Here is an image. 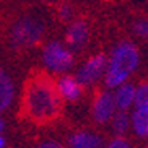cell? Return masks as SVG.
I'll list each match as a JSON object with an SVG mask.
<instances>
[{
    "label": "cell",
    "instance_id": "cell-2",
    "mask_svg": "<svg viewBox=\"0 0 148 148\" xmlns=\"http://www.w3.org/2000/svg\"><path fill=\"white\" fill-rule=\"evenodd\" d=\"M138 65V51L132 42L122 41L111 54L109 65L104 72V82L109 88L121 86Z\"/></svg>",
    "mask_w": 148,
    "mask_h": 148
},
{
    "label": "cell",
    "instance_id": "cell-1",
    "mask_svg": "<svg viewBox=\"0 0 148 148\" xmlns=\"http://www.w3.org/2000/svg\"><path fill=\"white\" fill-rule=\"evenodd\" d=\"M25 109L36 122H51L57 119L62 111V98L57 83L49 77L31 78L25 90Z\"/></svg>",
    "mask_w": 148,
    "mask_h": 148
},
{
    "label": "cell",
    "instance_id": "cell-15",
    "mask_svg": "<svg viewBox=\"0 0 148 148\" xmlns=\"http://www.w3.org/2000/svg\"><path fill=\"white\" fill-rule=\"evenodd\" d=\"M106 148H130V143L127 142L125 138H122V137H117V138H112L106 145Z\"/></svg>",
    "mask_w": 148,
    "mask_h": 148
},
{
    "label": "cell",
    "instance_id": "cell-14",
    "mask_svg": "<svg viewBox=\"0 0 148 148\" xmlns=\"http://www.w3.org/2000/svg\"><path fill=\"white\" fill-rule=\"evenodd\" d=\"M135 104L138 109H148V83H142L135 90Z\"/></svg>",
    "mask_w": 148,
    "mask_h": 148
},
{
    "label": "cell",
    "instance_id": "cell-8",
    "mask_svg": "<svg viewBox=\"0 0 148 148\" xmlns=\"http://www.w3.org/2000/svg\"><path fill=\"white\" fill-rule=\"evenodd\" d=\"M82 85L78 83V80L75 77H70V75H64L59 78L57 82V90H59V95L60 98L67 101H77L82 95Z\"/></svg>",
    "mask_w": 148,
    "mask_h": 148
},
{
    "label": "cell",
    "instance_id": "cell-6",
    "mask_svg": "<svg viewBox=\"0 0 148 148\" xmlns=\"http://www.w3.org/2000/svg\"><path fill=\"white\" fill-rule=\"evenodd\" d=\"M93 119L98 124H106L109 122V119H112V116L116 114V101H114V95L108 91H99L98 96L95 98L91 109Z\"/></svg>",
    "mask_w": 148,
    "mask_h": 148
},
{
    "label": "cell",
    "instance_id": "cell-16",
    "mask_svg": "<svg viewBox=\"0 0 148 148\" xmlns=\"http://www.w3.org/2000/svg\"><path fill=\"white\" fill-rule=\"evenodd\" d=\"M59 15H60V18L62 20H70V18L73 16V8L70 7L69 3H64V5H60V8H59Z\"/></svg>",
    "mask_w": 148,
    "mask_h": 148
},
{
    "label": "cell",
    "instance_id": "cell-7",
    "mask_svg": "<svg viewBox=\"0 0 148 148\" xmlns=\"http://www.w3.org/2000/svg\"><path fill=\"white\" fill-rule=\"evenodd\" d=\"M88 38H90V29H88V25L83 20H75L69 25L65 33V41L69 46L78 49L83 47L86 44Z\"/></svg>",
    "mask_w": 148,
    "mask_h": 148
},
{
    "label": "cell",
    "instance_id": "cell-13",
    "mask_svg": "<svg viewBox=\"0 0 148 148\" xmlns=\"http://www.w3.org/2000/svg\"><path fill=\"white\" fill-rule=\"evenodd\" d=\"M129 127V116H127L125 111H117V112L112 116V130L116 134L122 135L127 130Z\"/></svg>",
    "mask_w": 148,
    "mask_h": 148
},
{
    "label": "cell",
    "instance_id": "cell-11",
    "mask_svg": "<svg viewBox=\"0 0 148 148\" xmlns=\"http://www.w3.org/2000/svg\"><path fill=\"white\" fill-rule=\"evenodd\" d=\"M114 101L119 111H125L127 108H130V104L135 101V86L130 83H122L114 95Z\"/></svg>",
    "mask_w": 148,
    "mask_h": 148
},
{
    "label": "cell",
    "instance_id": "cell-18",
    "mask_svg": "<svg viewBox=\"0 0 148 148\" xmlns=\"http://www.w3.org/2000/svg\"><path fill=\"white\" fill-rule=\"evenodd\" d=\"M38 148H65V147H62V145L57 143V142H44V143H41Z\"/></svg>",
    "mask_w": 148,
    "mask_h": 148
},
{
    "label": "cell",
    "instance_id": "cell-5",
    "mask_svg": "<svg viewBox=\"0 0 148 148\" xmlns=\"http://www.w3.org/2000/svg\"><path fill=\"white\" fill-rule=\"evenodd\" d=\"M106 67H108V59H106V56L96 54V56L90 57L80 67L75 78L78 80V83L82 86H90V85L96 83L101 78V75L106 72Z\"/></svg>",
    "mask_w": 148,
    "mask_h": 148
},
{
    "label": "cell",
    "instance_id": "cell-19",
    "mask_svg": "<svg viewBox=\"0 0 148 148\" xmlns=\"http://www.w3.org/2000/svg\"><path fill=\"white\" fill-rule=\"evenodd\" d=\"M3 147H5V138L0 135V148H3Z\"/></svg>",
    "mask_w": 148,
    "mask_h": 148
},
{
    "label": "cell",
    "instance_id": "cell-17",
    "mask_svg": "<svg viewBox=\"0 0 148 148\" xmlns=\"http://www.w3.org/2000/svg\"><path fill=\"white\" fill-rule=\"evenodd\" d=\"M134 31L140 36H148V21H137L134 25Z\"/></svg>",
    "mask_w": 148,
    "mask_h": 148
},
{
    "label": "cell",
    "instance_id": "cell-3",
    "mask_svg": "<svg viewBox=\"0 0 148 148\" xmlns=\"http://www.w3.org/2000/svg\"><path fill=\"white\" fill-rule=\"evenodd\" d=\"M44 36V25L38 18L25 16L18 20L10 31L12 42L18 47H28L33 44L39 42Z\"/></svg>",
    "mask_w": 148,
    "mask_h": 148
},
{
    "label": "cell",
    "instance_id": "cell-12",
    "mask_svg": "<svg viewBox=\"0 0 148 148\" xmlns=\"http://www.w3.org/2000/svg\"><path fill=\"white\" fill-rule=\"evenodd\" d=\"M132 125L137 135L148 137V109H138L132 114Z\"/></svg>",
    "mask_w": 148,
    "mask_h": 148
},
{
    "label": "cell",
    "instance_id": "cell-20",
    "mask_svg": "<svg viewBox=\"0 0 148 148\" xmlns=\"http://www.w3.org/2000/svg\"><path fill=\"white\" fill-rule=\"evenodd\" d=\"M3 130V122H2V119H0V132Z\"/></svg>",
    "mask_w": 148,
    "mask_h": 148
},
{
    "label": "cell",
    "instance_id": "cell-9",
    "mask_svg": "<svg viewBox=\"0 0 148 148\" xmlns=\"http://www.w3.org/2000/svg\"><path fill=\"white\" fill-rule=\"evenodd\" d=\"M15 99V85L10 75L0 67V112H3L12 106Z\"/></svg>",
    "mask_w": 148,
    "mask_h": 148
},
{
    "label": "cell",
    "instance_id": "cell-10",
    "mask_svg": "<svg viewBox=\"0 0 148 148\" xmlns=\"http://www.w3.org/2000/svg\"><path fill=\"white\" fill-rule=\"evenodd\" d=\"M103 138L91 132H75L69 137L70 148H99Z\"/></svg>",
    "mask_w": 148,
    "mask_h": 148
},
{
    "label": "cell",
    "instance_id": "cell-4",
    "mask_svg": "<svg viewBox=\"0 0 148 148\" xmlns=\"http://www.w3.org/2000/svg\"><path fill=\"white\" fill-rule=\"evenodd\" d=\"M42 62L49 70L57 72V73H64L73 65V54L60 41H51L46 44L42 51Z\"/></svg>",
    "mask_w": 148,
    "mask_h": 148
}]
</instances>
